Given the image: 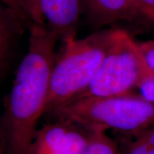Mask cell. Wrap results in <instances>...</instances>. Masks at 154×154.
Instances as JSON below:
<instances>
[{"label": "cell", "instance_id": "3", "mask_svg": "<svg viewBox=\"0 0 154 154\" xmlns=\"http://www.w3.org/2000/svg\"><path fill=\"white\" fill-rule=\"evenodd\" d=\"M91 131L139 133L154 123V102L140 94L84 97L51 112Z\"/></svg>", "mask_w": 154, "mask_h": 154}, {"label": "cell", "instance_id": "9", "mask_svg": "<svg viewBox=\"0 0 154 154\" xmlns=\"http://www.w3.org/2000/svg\"><path fill=\"white\" fill-rule=\"evenodd\" d=\"M82 154H122L117 144L106 134V131H92L90 140Z\"/></svg>", "mask_w": 154, "mask_h": 154}, {"label": "cell", "instance_id": "7", "mask_svg": "<svg viewBox=\"0 0 154 154\" xmlns=\"http://www.w3.org/2000/svg\"><path fill=\"white\" fill-rule=\"evenodd\" d=\"M86 3L91 21L99 28L140 13L139 0H86Z\"/></svg>", "mask_w": 154, "mask_h": 154}, {"label": "cell", "instance_id": "16", "mask_svg": "<svg viewBox=\"0 0 154 154\" xmlns=\"http://www.w3.org/2000/svg\"><path fill=\"white\" fill-rule=\"evenodd\" d=\"M149 20H151L152 22H154V15H153V16H152V17H151V18H150Z\"/></svg>", "mask_w": 154, "mask_h": 154}, {"label": "cell", "instance_id": "13", "mask_svg": "<svg viewBox=\"0 0 154 154\" xmlns=\"http://www.w3.org/2000/svg\"><path fill=\"white\" fill-rule=\"evenodd\" d=\"M138 45L148 65L154 70V40L144 41Z\"/></svg>", "mask_w": 154, "mask_h": 154}, {"label": "cell", "instance_id": "4", "mask_svg": "<svg viewBox=\"0 0 154 154\" xmlns=\"http://www.w3.org/2000/svg\"><path fill=\"white\" fill-rule=\"evenodd\" d=\"M154 76L139 45L122 29H113L110 46L88 88L77 99L130 94Z\"/></svg>", "mask_w": 154, "mask_h": 154}, {"label": "cell", "instance_id": "1", "mask_svg": "<svg viewBox=\"0 0 154 154\" xmlns=\"http://www.w3.org/2000/svg\"><path fill=\"white\" fill-rule=\"evenodd\" d=\"M57 40L45 25L30 24L28 51L17 69L1 121L2 154H30L38 120L46 112Z\"/></svg>", "mask_w": 154, "mask_h": 154}, {"label": "cell", "instance_id": "10", "mask_svg": "<svg viewBox=\"0 0 154 154\" xmlns=\"http://www.w3.org/2000/svg\"><path fill=\"white\" fill-rule=\"evenodd\" d=\"M122 154H154V123L137 133L136 139Z\"/></svg>", "mask_w": 154, "mask_h": 154}, {"label": "cell", "instance_id": "5", "mask_svg": "<svg viewBox=\"0 0 154 154\" xmlns=\"http://www.w3.org/2000/svg\"><path fill=\"white\" fill-rule=\"evenodd\" d=\"M92 131L66 119L38 128L30 154H82Z\"/></svg>", "mask_w": 154, "mask_h": 154}, {"label": "cell", "instance_id": "2", "mask_svg": "<svg viewBox=\"0 0 154 154\" xmlns=\"http://www.w3.org/2000/svg\"><path fill=\"white\" fill-rule=\"evenodd\" d=\"M112 31L100 30L85 38L63 40L51 74L46 112L75 100L88 88L106 55Z\"/></svg>", "mask_w": 154, "mask_h": 154}, {"label": "cell", "instance_id": "8", "mask_svg": "<svg viewBox=\"0 0 154 154\" xmlns=\"http://www.w3.org/2000/svg\"><path fill=\"white\" fill-rule=\"evenodd\" d=\"M21 22L0 0V80L8 69L17 24Z\"/></svg>", "mask_w": 154, "mask_h": 154}, {"label": "cell", "instance_id": "15", "mask_svg": "<svg viewBox=\"0 0 154 154\" xmlns=\"http://www.w3.org/2000/svg\"><path fill=\"white\" fill-rule=\"evenodd\" d=\"M140 13L150 19L154 15V0H139Z\"/></svg>", "mask_w": 154, "mask_h": 154}, {"label": "cell", "instance_id": "11", "mask_svg": "<svg viewBox=\"0 0 154 154\" xmlns=\"http://www.w3.org/2000/svg\"><path fill=\"white\" fill-rule=\"evenodd\" d=\"M26 8L28 18L31 23H36L39 25H45L44 17L42 16L39 0H22Z\"/></svg>", "mask_w": 154, "mask_h": 154}, {"label": "cell", "instance_id": "12", "mask_svg": "<svg viewBox=\"0 0 154 154\" xmlns=\"http://www.w3.org/2000/svg\"><path fill=\"white\" fill-rule=\"evenodd\" d=\"M1 1L21 22H30L26 8L22 0H1Z\"/></svg>", "mask_w": 154, "mask_h": 154}, {"label": "cell", "instance_id": "14", "mask_svg": "<svg viewBox=\"0 0 154 154\" xmlns=\"http://www.w3.org/2000/svg\"><path fill=\"white\" fill-rule=\"evenodd\" d=\"M138 88L142 97L154 102V76L145 81Z\"/></svg>", "mask_w": 154, "mask_h": 154}, {"label": "cell", "instance_id": "6", "mask_svg": "<svg viewBox=\"0 0 154 154\" xmlns=\"http://www.w3.org/2000/svg\"><path fill=\"white\" fill-rule=\"evenodd\" d=\"M46 27L58 38L76 33L81 0H39Z\"/></svg>", "mask_w": 154, "mask_h": 154}]
</instances>
